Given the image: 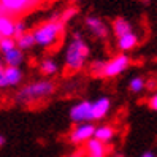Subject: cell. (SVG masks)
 Listing matches in <instances>:
<instances>
[{"mask_svg": "<svg viewBox=\"0 0 157 157\" xmlns=\"http://www.w3.org/2000/svg\"><path fill=\"white\" fill-rule=\"evenodd\" d=\"M84 157H108V144L101 143L95 138H90V140L84 144Z\"/></svg>", "mask_w": 157, "mask_h": 157, "instance_id": "obj_9", "label": "cell"}, {"mask_svg": "<svg viewBox=\"0 0 157 157\" xmlns=\"http://www.w3.org/2000/svg\"><path fill=\"white\" fill-rule=\"evenodd\" d=\"M94 132H95V124L94 122L75 124V127H73L68 133V143H71L73 146L86 144L90 138H94Z\"/></svg>", "mask_w": 157, "mask_h": 157, "instance_id": "obj_5", "label": "cell"}, {"mask_svg": "<svg viewBox=\"0 0 157 157\" xmlns=\"http://www.w3.org/2000/svg\"><path fill=\"white\" fill-rule=\"evenodd\" d=\"M27 32V27H25V22L22 19H16L14 21V36L13 38H17V36H21L22 33Z\"/></svg>", "mask_w": 157, "mask_h": 157, "instance_id": "obj_22", "label": "cell"}, {"mask_svg": "<svg viewBox=\"0 0 157 157\" xmlns=\"http://www.w3.org/2000/svg\"><path fill=\"white\" fill-rule=\"evenodd\" d=\"M128 65H130V57H128L125 52H119L116 56H113L111 59L105 60L101 78H106V79L117 78L119 75H122V73L128 68Z\"/></svg>", "mask_w": 157, "mask_h": 157, "instance_id": "obj_4", "label": "cell"}, {"mask_svg": "<svg viewBox=\"0 0 157 157\" xmlns=\"http://www.w3.org/2000/svg\"><path fill=\"white\" fill-rule=\"evenodd\" d=\"M132 30H133V25H132L130 21H127L125 17H116L111 24V32L116 38H119V36H122V35L132 32Z\"/></svg>", "mask_w": 157, "mask_h": 157, "instance_id": "obj_16", "label": "cell"}, {"mask_svg": "<svg viewBox=\"0 0 157 157\" xmlns=\"http://www.w3.org/2000/svg\"><path fill=\"white\" fill-rule=\"evenodd\" d=\"M70 121L73 124H81V122H94L92 117V100H79L70 108Z\"/></svg>", "mask_w": 157, "mask_h": 157, "instance_id": "obj_7", "label": "cell"}, {"mask_svg": "<svg viewBox=\"0 0 157 157\" xmlns=\"http://www.w3.org/2000/svg\"><path fill=\"white\" fill-rule=\"evenodd\" d=\"M0 59H2V62L6 67H21L24 62V51H21L17 46H14L10 51L0 54Z\"/></svg>", "mask_w": 157, "mask_h": 157, "instance_id": "obj_11", "label": "cell"}, {"mask_svg": "<svg viewBox=\"0 0 157 157\" xmlns=\"http://www.w3.org/2000/svg\"><path fill=\"white\" fill-rule=\"evenodd\" d=\"M144 89H146V81L143 76H133L128 81V90L132 94H141Z\"/></svg>", "mask_w": 157, "mask_h": 157, "instance_id": "obj_19", "label": "cell"}, {"mask_svg": "<svg viewBox=\"0 0 157 157\" xmlns=\"http://www.w3.org/2000/svg\"><path fill=\"white\" fill-rule=\"evenodd\" d=\"M56 92L54 81L44 78V79H35L24 84L19 90L14 94V101L21 106H32L46 101Z\"/></svg>", "mask_w": 157, "mask_h": 157, "instance_id": "obj_2", "label": "cell"}, {"mask_svg": "<svg viewBox=\"0 0 157 157\" xmlns=\"http://www.w3.org/2000/svg\"><path fill=\"white\" fill-rule=\"evenodd\" d=\"M5 144V138H3V135H0V147H2Z\"/></svg>", "mask_w": 157, "mask_h": 157, "instance_id": "obj_27", "label": "cell"}, {"mask_svg": "<svg viewBox=\"0 0 157 157\" xmlns=\"http://www.w3.org/2000/svg\"><path fill=\"white\" fill-rule=\"evenodd\" d=\"M24 81V73L21 67H6L5 65V86L6 89L17 87Z\"/></svg>", "mask_w": 157, "mask_h": 157, "instance_id": "obj_12", "label": "cell"}, {"mask_svg": "<svg viewBox=\"0 0 157 157\" xmlns=\"http://www.w3.org/2000/svg\"><path fill=\"white\" fill-rule=\"evenodd\" d=\"M111 111V98L106 95H101L95 100H92V117L94 122L103 121Z\"/></svg>", "mask_w": 157, "mask_h": 157, "instance_id": "obj_8", "label": "cell"}, {"mask_svg": "<svg viewBox=\"0 0 157 157\" xmlns=\"http://www.w3.org/2000/svg\"><path fill=\"white\" fill-rule=\"evenodd\" d=\"M14 46H16L14 38H0V54L10 51L11 48H14Z\"/></svg>", "mask_w": 157, "mask_h": 157, "instance_id": "obj_21", "label": "cell"}, {"mask_svg": "<svg viewBox=\"0 0 157 157\" xmlns=\"http://www.w3.org/2000/svg\"><path fill=\"white\" fill-rule=\"evenodd\" d=\"M103 67H105V60L103 59H95V60H92L90 62V73L92 75H95V76H100L101 78V71H103Z\"/></svg>", "mask_w": 157, "mask_h": 157, "instance_id": "obj_20", "label": "cell"}, {"mask_svg": "<svg viewBox=\"0 0 157 157\" xmlns=\"http://www.w3.org/2000/svg\"><path fill=\"white\" fill-rule=\"evenodd\" d=\"M0 89H6L5 86V63L0 59Z\"/></svg>", "mask_w": 157, "mask_h": 157, "instance_id": "obj_24", "label": "cell"}, {"mask_svg": "<svg viewBox=\"0 0 157 157\" xmlns=\"http://www.w3.org/2000/svg\"><path fill=\"white\" fill-rule=\"evenodd\" d=\"M35 46H40L43 49H51L54 48L65 33V24L59 17H51L48 21H43L32 30Z\"/></svg>", "mask_w": 157, "mask_h": 157, "instance_id": "obj_3", "label": "cell"}, {"mask_svg": "<svg viewBox=\"0 0 157 157\" xmlns=\"http://www.w3.org/2000/svg\"><path fill=\"white\" fill-rule=\"evenodd\" d=\"M90 57V48L84 38L82 32L75 30L68 38L65 44V51H63V68L68 73H78L84 70Z\"/></svg>", "mask_w": 157, "mask_h": 157, "instance_id": "obj_1", "label": "cell"}, {"mask_svg": "<svg viewBox=\"0 0 157 157\" xmlns=\"http://www.w3.org/2000/svg\"><path fill=\"white\" fill-rule=\"evenodd\" d=\"M138 41H140L138 40V35L132 30V32H128L122 36H119V38H116V46L121 52H130L132 49L136 48Z\"/></svg>", "mask_w": 157, "mask_h": 157, "instance_id": "obj_13", "label": "cell"}, {"mask_svg": "<svg viewBox=\"0 0 157 157\" xmlns=\"http://www.w3.org/2000/svg\"><path fill=\"white\" fill-rule=\"evenodd\" d=\"M140 157H155V154H154L152 151H146V152H143Z\"/></svg>", "mask_w": 157, "mask_h": 157, "instance_id": "obj_25", "label": "cell"}, {"mask_svg": "<svg viewBox=\"0 0 157 157\" xmlns=\"http://www.w3.org/2000/svg\"><path fill=\"white\" fill-rule=\"evenodd\" d=\"M38 68H40V73L43 76L46 78H52V76H56L57 73L60 71V63L56 57H52V56H46L40 60L38 63Z\"/></svg>", "mask_w": 157, "mask_h": 157, "instance_id": "obj_10", "label": "cell"}, {"mask_svg": "<svg viewBox=\"0 0 157 157\" xmlns=\"http://www.w3.org/2000/svg\"><path fill=\"white\" fill-rule=\"evenodd\" d=\"M68 3H71V5H76V3H81L82 0H67Z\"/></svg>", "mask_w": 157, "mask_h": 157, "instance_id": "obj_26", "label": "cell"}, {"mask_svg": "<svg viewBox=\"0 0 157 157\" xmlns=\"http://www.w3.org/2000/svg\"><path fill=\"white\" fill-rule=\"evenodd\" d=\"M76 16H78V6L70 3L68 6H65V8H63V10L59 13V16H57V17H59V19H60L63 24L67 25L70 21H73V19H75Z\"/></svg>", "mask_w": 157, "mask_h": 157, "instance_id": "obj_18", "label": "cell"}, {"mask_svg": "<svg viewBox=\"0 0 157 157\" xmlns=\"http://www.w3.org/2000/svg\"><path fill=\"white\" fill-rule=\"evenodd\" d=\"M14 21L11 14H0V38H13L14 36Z\"/></svg>", "mask_w": 157, "mask_h": 157, "instance_id": "obj_15", "label": "cell"}, {"mask_svg": "<svg viewBox=\"0 0 157 157\" xmlns=\"http://www.w3.org/2000/svg\"><path fill=\"white\" fill-rule=\"evenodd\" d=\"M16 41V46L19 48L21 51H30L33 46H35V38H33V33L27 30L25 33H22L21 36L14 38Z\"/></svg>", "mask_w": 157, "mask_h": 157, "instance_id": "obj_17", "label": "cell"}, {"mask_svg": "<svg viewBox=\"0 0 157 157\" xmlns=\"http://www.w3.org/2000/svg\"><path fill=\"white\" fill-rule=\"evenodd\" d=\"M116 136V130L113 125L109 124H100V125H95V132H94V138L105 144H109Z\"/></svg>", "mask_w": 157, "mask_h": 157, "instance_id": "obj_14", "label": "cell"}, {"mask_svg": "<svg viewBox=\"0 0 157 157\" xmlns=\"http://www.w3.org/2000/svg\"><path fill=\"white\" fill-rule=\"evenodd\" d=\"M147 106H149L152 111H157V92L151 94V97L147 98Z\"/></svg>", "mask_w": 157, "mask_h": 157, "instance_id": "obj_23", "label": "cell"}, {"mask_svg": "<svg viewBox=\"0 0 157 157\" xmlns=\"http://www.w3.org/2000/svg\"><path fill=\"white\" fill-rule=\"evenodd\" d=\"M84 27L94 38H97L100 41H105L109 36V32H111V27L101 19V17H98L95 14H89L84 17Z\"/></svg>", "mask_w": 157, "mask_h": 157, "instance_id": "obj_6", "label": "cell"}]
</instances>
